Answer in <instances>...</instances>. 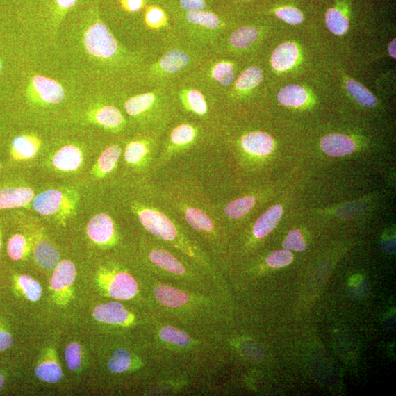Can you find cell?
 <instances>
[{
    "mask_svg": "<svg viewBox=\"0 0 396 396\" xmlns=\"http://www.w3.org/2000/svg\"><path fill=\"white\" fill-rule=\"evenodd\" d=\"M158 195L176 216L181 217L193 230L205 233L215 232L217 226L213 204L192 183L175 181L165 188H155Z\"/></svg>",
    "mask_w": 396,
    "mask_h": 396,
    "instance_id": "6da1fadb",
    "label": "cell"
},
{
    "mask_svg": "<svg viewBox=\"0 0 396 396\" xmlns=\"http://www.w3.org/2000/svg\"><path fill=\"white\" fill-rule=\"evenodd\" d=\"M79 195L72 188L51 189L35 196L33 206L40 215L64 223L76 213Z\"/></svg>",
    "mask_w": 396,
    "mask_h": 396,
    "instance_id": "7a4b0ae2",
    "label": "cell"
},
{
    "mask_svg": "<svg viewBox=\"0 0 396 396\" xmlns=\"http://www.w3.org/2000/svg\"><path fill=\"white\" fill-rule=\"evenodd\" d=\"M201 138V130L195 124L184 122L171 130L165 142L160 147L153 170L163 169L173 158L192 149Z\"/></svg>",
    "mask_w": 396,
    "mask_h": 396,
    "instance_id": "3957f363",
    "label": "cell"
},
{
    "mask_svg": "<svg viewBox=\"0 0 396 396\" xmlns=\"http://www.w3.org/2000/svg\"><path fill=\"white\" fill-rule=\"evenodd\" d=\"M83 42L89 54L101 60L114 58L120 51L116 39L100 20L88 26L84 33Z\"/></svg>",
    "mask_w": 396,
    "mask_h": 396,
    "instance_id": "277c9868",
    "label": "cell"
},
{
    "mask_svg": "<svg viewBox=\"0 0 396 396\" xmlns=\"http://www.w3.org/2000/svg\"><path fill=\"white\" fill-rule=\"evenodd\" d=\"M160 147L156 137H143L129 142L123 153L125 164L138 171L154 168Z\"/></svg>",
    "mask_w": 396,
    "mask_h": 396,
    "instance_id": "5b68a950",
    "label": "cell"
},
{
    "mask_svg": "<svg viewBox=\"0 0 396 396\" xmlns=\"http://www.w3.org/2000/svg\"><path fill=\"white\" fill-rule=\"evenodd\" d=\"M26 92L32 102L42 106L59 104L65 98L63 86L54 79L42 75L31 79Z\"/></svg>",
    "mask_w": 396,
    "mask_h": 396,
    "instance_id": "8992f818",
    "label": "cell"
},
{
    "mask_svg": "<svg viewBox=\"0 0 396 396\" xmlns=\"http://www.w3.org/2000/svg\"><path fill=\"white\" fill-rule=\"evenodd\" d=\"M87 234L91 241L99 245H109L116 236L115 223L110 215L97 214L88 222Z\"/></svg>",
    "mask_w": 396,
    "mask_h": 396,
    "instance_id": "52a82bcc",
    "label": "cell"
},
{
    "mask_svg": "<svg viewBox=\"0 0 396 396\" xmlns=\"http://www.w3.org/2000/svg\"><path fill=\"white\" fill-rule=\"evenodd\" d=\"M88 117L91 123L112 132L122 131L126 124L122 112L111 105H101L92 109Z\"/></svg>",
    "mask_w": 396,
    "mask_h": 396,
    "instance_id": "ba28073f",
    "label": "cell"
},
{
    "mask_svg": "<svg viewBox=\"0 0 396 396\" xmlns=\"http://www.w3.org/2000/svg\"><path fill=\"white\" fill-rule=\"evenodd\" d=\"M256 204V198L253 195H246L227 203L226 204H213L214 214L218 220L226 217L236 220L247 216Z\"/></svg>",
    "mask_w": 396,
    "mask_h": 396,
    "instance_id": "9c48e42d",
    "label": "cell"
},
{
    "mask_svg": "<svg viewBox=\"0 0 396 396\" xmlns=\"http://www.w3.org/2000/svg\"><path fill=\"white\" fill-rule=\"evenodd\" d=\"M190 62V56L186 52L171 50L151 66V73L160 76L173 74L186 68Z\"/></svg>",
    "mask_w": 396,
    "mask_h": 396,
    "instance_id": "30bf717a",
    "label": "cell"
},
{
    "mask_svg": "<svg viewBox=\"0 0 396 396\" xmlns=\"http://www.w3.org/2000/svg\"><path fill=\"white\" fill-rule=\"evenodd\" d=\"M42 142L33 134H26L13 140L10 155L13 161L23 162L31 160L41 149Z\"/></svg>",
    "mask_w": 396,
    "mask_h": 396,
    "instance_id": "8fae6325",
    "label": "cell"
},
{
    "mask_svg": "<svg viewBox=\"0 0 396 396\" xmlns=\"http://www.w3.org/2000/svg\"><path fill=\"white\" fill-rule=\"evenodd\" d=\"M124 108L131 117H150L160 109V101L154 92H145L128 99L124 104Z\"/></svg>",
    "mask_w": 396,
    "mask_h": 396,
    "instance_id": "7c38bea8",
    "label": "cell"
},
{
    "mask_svg": "<svg viewBox=\"0 0 396 396\" xmlns=\"http://www.w3.org/2000/svg\"><path fill=\"white\" fill-rule=\"evenodd\" d=\"M83 160V154L81 149L74 145H67L52 156L51 164L58 170L71 173L82 166Z\"/></svg>",
    "mask_w": 396,
    "mask_h": 396,
    "instance_id": "4fadbf2b",
    "label": "cell"
},
{
    "mask_svg": "<svg viewBox=\"0 0 396 396\" xmlns=\"http://www.w3.org/2000/svg\"><path fill=\"white\" fill-rule=\"evenodd\" d=\"M242 149L254 156H266L274 147L273 138L265 132L255 131L244 135L240 141Z\"/></svg>",
    "mask_w": 396,
    "mask_h": 396,
    "instance_id": "5bb4252c",
    "label": "cell"
},
{
    "mask_svg": "<svg viewBox=\"0 0 396 396\" xmlns=\"http://www.w3.org/2000/svg\"><path fill=\"white\" fill-rule=\"evenodd\" d=\"M34 190L28 187H11L0 190V210L24 208L33 201Z\"/></svg>",
    "mask_w": 396,
    "mask_h": 396,
    "instance_id": "9a60e30c",
    "label": "cell"
},
{
    "mask_svg": "<svg viewBox=\"0 0 396 396\" xmlns=\"http://www.w3.org/2000/svg\"><path fill=\"white\" fill-rule=\"evenodd\" d=\"M122 154L123 149L119 145H112L106 148L92 167V176L102 179L112 174L117 169Z\"/></svg>",
    "mask_w": 396,
    "mask_h": 396,
    "instance_id": "2e32d148",
    "label": "cell"
},
{
    "mask_svg": "<svg viewBox=\"0 0 396 396\" xmlns=\"http://www.w3.org/2000/svg\"><path fill=\"white\" fill-rule=\"evenodd\" d=\"M138 286L134 277L126 272H119L113 277L109 286V294L120 300L130 299L138 292Z\"/></svg>",
    "mask_w": 396,
    "mask_h": 396,
    "instance_id": "e0dca14e",
    "label": "cell"
},
{
    "mask_svg": "<svg viewBox=\"0 0 396 396\" xmlns=\"http://www.w3.org/2000/svg\"><path fill=\"white\" fill-rule=\"evenodd\" d=\"M94 317L106 324H120L127 322L129 313L119 302H108L98 306L94 311Z\"/></svg>",
    "mask_w": 396,
    "mask_h": 396,
    "instance_id": "ac0fdd59",
    "label": "cell"
},
{
    "mask_svg": "<svg viewBox=\"0 0 396 396\" xmlns=\"http://www.w3.org/2000/svg\"><path fill=\"white\" fill-rule=\"evenodd\" d=\"M321 147L327 155L337 157L352 154L355 150V144L347 136L332 134L322 139Z\"/></svg>",
    "mask_w": 396,
    "mask_h": 396,
    "instance_id": "d6986e66",
    "label": "cell"
},
{
    "mask_svg": "<svg viewBox=\"0 0 396 396\" xmlns=\"http://www.w3.org/2000/svg\"><path fill=\"white\" fill-rule=\"evenodd\" d=\"M299 56V50L294 43H283L277 47L271 58L273 69L284 72L292 67Z\"/></svg>",
    "mask_w": 396,
    "mask_h": 396,
    "instance_id": "ffe728a7",
    "label": "cell"
},
{
    "mask_svg": "<svg viewBox=\"0 0 396 396\" xmlns=\"http://www.w3.org/2000/svg\"><path fill=\"white\" fill-rule=\"evenodd\" d=\"M283 213L282 206L275 205L260 216L253 228V233L256 239H262L270 233L279 222Z\"/></svg>",
    "mask_w": 396,
    "mask_h": 396,
    "instance_id": "44dd1931",
    "label": "cell"
},
{
    "mask_svg": "<svg viewBox=\"0 0 396 396\" xmlns=\"http://www.w3.org/2000/svg\"><path fill=\"white\" fill-rule=\"evenodd\" d=\"M181 102L185 110L200 117H206L208 106L201 92L195 89H185L180 94Z\"/></svg>",
    "mask_w": 396,
    "mask_h": 396,
    "instance_id": "7402d4cb",
    "label": "cell"
},
{
    "mask_svg": "<svg viewBox=\"0 0 396 396\" xmlns=\"http://www.w3.org/2000/svg\"><path fill=\"white\" fill-rule=\"evenodd\" d=\"M76 267L73 262L69 260L60 261L53 273L50 286L55 292H60L69 287L76 279Z\"/></svg>",
    "mask_w": 396,
    "mask_h": 396,
    "instance_id": "603a6c76",
    "label": "cell"
},
{
    "mask_svg": "<svg viewBox=\"0 0 396 396\" xmlns=\"http://www.w3.org/2000/svg\"><path fill=\"white\" fill-rule=\"evenodd\" d=\"M34 258L38 265L47 270H55L60 262L58 251L46 240L37 242L34 248Z\"/></svg>",
    "mask_w": 396,
    "mask_h": 396,
    "instance_id": "cb8c5ba5",
    "label": "cell"
},
{
    "mask_svg": "<svg viewBox=\"0 0 396 396\" xmlns=\"http://www.w3.org/2000/svg\"><path fill=\"white\" fill-rule=\"evenodd\" d=\"M154 295L156 299L163 306L170 308H177L186 304L190 297L175 288L160 285L156 287Z\"/></svg>",
    "mask_w": 396,
    "mask_h": 396,
    "instance_id": "d4e9b609",
    "label": "cell"
},
{
    "mask_svg": "<svg viewBox=\"0 0 396 396\" xmlns=\"http://www.w3.org/2000/svg\"><path fill=\"white\" fill-rule=\"evenodd\" d=\"M150 261L156 266L170 272L182 275L186 272L183 264L169 251L163 249H156L149 253Z\"/></svg>",
    "mask_w": 396,
    "mask_h": 396,
    "instance_id": "484cf974",
    "label": "cell"
},
{
    "mask_svg": "<svg viewBox=\"0 0 396 396\" xmlns=\"http://www.w3.org/2000/svg\"><path fill=\"white\" fill-rule=\"evenodd\" d=\"M307 99L308 94L306 90L297 85L283 88L277 95L279 102L289 107H299L307 101Z\"/></svg>",
    "mask_w": 396,
    "mask_h": 396,
    "instance_id": "4316f807",
    "label": "cell"
},
{
    "mask_svg": "<svg viewBox=\"0 0 396 396\" xmlns=\"http://www.w3.org/2000/svg\"><path fill=\"white\" fill-rule=\"evenodd\" d=\"M186 19L192 24L208 30H216L220 25V20L215 13L204 10L188 11Z\"/></svg>",
    "mask_w": 396,
    "mask_h": 396,
    "instance_id": "83f0119b",
    "label": "cell"
},
{
    "mask_svg": "<svg viewBox=\"0 0 396 396\" xmlns=\"http://www.w3.org/2000/svg\"><path fill=\"white\" fill-rule=\"evenodd\" d=\"M262 79V71L257 66H251L238 77L235 85L238 90L247 91L258 86Z\"/></svg>",
    "mask_w": 396,
    "mask_h": 396,
    "instance_id": "f1b7e54d",
    "label": "cell"
},
{
    "mask_svg": "<svg viewBox=\"0 0 396 396\" xmlns=\"http://www.w3.org/2000/svg\"><path fill=\"white\" fill-rule=\"evenodd\" d=\"M258 38V31L254 26H242L230 37V43L236 49H245L252 45Z\"/></svg>",
    "mask_w": 396,
    "mask_h": 396,
    "instance_id": "f546056e",
    "label": "cell"
},
{
    "mask_svg": "<svg viewBox=\"0 0 396 396\" xmlns=\"http://www.w3.org/2000/svg\"><path fill=\"white\" fill-rule=\"evenodd\" d=\"M349 94L360 104L366 108H373L377 103L376 97L361 83L349 79L346 83Z\"/></svg>",
    "mask_w": 396,
    "mask_h": 396,
    "instance_id": "4dcf8cb0",
    "label": "cell"
},
{
    "mask_svg": "<svg viewBox=\"0 0 396 396\" xmlns=\"http://www.w3.org/2000/svg\"><path fill=\"white\" fill-rule=\"evenodd\" d=\"M35 373L38 379L49 383H56L63 377L62 369L55 361H48L38 365Z\"/></svg>",
    "mask_w": 396,
    "mask_h": 396,
    "instance_id": "1f68e13d",
    "label": "cell"
},
{
    "mask_svg": "<svg viewBox=\"0 0 396 396\" xmlns=\"http://www.w3.org/2000/svg\"><path fill=\"white\" fill-rule=\"evenodd\" d=\"M326 24L330 32L340 35L349 30V21L338 9H329L326 13Z\"/></svg>",
    "mask_w": 396,
    "mask_h": 396,
    "instance_id": "d6a6232c",
    "label": "cell"
},
{
    "mask_svg": "<svg viewBox=\"0 0 396 396\" xmlns=\"http://www.w3.org/2000/svg\"><path fill=\"white\" fill-rule=\"evenodd\" d=\"M211 75L219 84L228 86L232 83L235 76L233 65L227 61H221L214 65Z\"/></svg>",
    "mask_w": 396,
    "mask_h": 396,
    "instance_id": "836d02e7",
    "label": "cell"
},
{
    "mask_svg": "<svg viewBox=\"0 0 396 396\" xmlns=\"http://www.w3.org/2000/svg\"><path fill=\"white\" fill-rule=\"evenodd\" d=\"M7 250L8 254L12 260L19 261L28 254L29 245L22 234L17 233L10 237Z\"/></svg>",
    "mask_w": 396,
    "mask_h": 396,
    "instance_id": "e575fe53",
    "label": "cell"
},
{
    "mask_svg": "<svg viewBox=\"0 0 396 396\" xmlns=\"http://www.w3.org/2000/svg\"><path fill=\"white\" fill-rule=\"evenodd\" d=\"M131 362L130 353L124 349H119L114 352L108 361V368L113 373H124L130 368Z\"/></svg>",
    "mask_w": 396,
    "mask_h": 396,
    "instance_id": "d590c367",
    "label": "cell"
},
{
    "mask_svg": "<svg viewBox=\"0 0 396 396\" xmlns=\"http://www.w3.org/2000/svg\"><path fill=\"white\" fill-rule=\"evenodd\" d=\"M160 336L163 340L179 347H186L190 343V338L187 333L171 326L163 327L160 330Z\"/></svg>",
    "mask_w": 396,
    "mask_h": 396,
    "instance_id": "8d00e7d4",
    "label": "cell"
},
{
    "mask_svg": "<svg viewBox=\"0 0 396 396\" xmlns=\"http://www.w3.org/2000/svg\"><path fill=\"white\" fill-rule=\"evenodd\" d=\"M19 283L25 296L33 302L38 301L42 295V288L40 283L29 275H21Z\"/></svg>",
    "mask_w": 396,
    "mask_h": 396,
    "instance_id": "74e56055",
    "label": "cell"
},
{
    "mask_svg": "<svg viewBox=\"0 0 396 396\" xmlns=\"http://www.w3.org/2000/svg\"><path fill=\"white\" fill-rule=\"evenodd\" d=\"M145 24L151 29H160L167 24L164 11L158 7H150L145 16Z\"/></svg>",
    "mask_w": 396,
    "mask_h": 396,
    "instance_id": "f35d334b",
    "label": "cell"
},
{
    "mask_svg": "<svg viewBox=\"0 0 396 396\" xmlns=\"http://www.w3.org/2000/svg\"><path fill=\"white\" fill-rule=\"evenodd\" d=\"M65 361L68 367L72 371H75L81 365L82 349L81 345L76 342L68 345L65 351Z\"/></svg>",
    "mask_w": 396,
    "mask_h": 396,
    "instance_id": "ab89813d",
    "label": "cell"
},
{
    "mask_svg": "<svg viewBox=\"0 0 396 396\" xmlns=\"http://www.w3.org/2000/svg\"><path fill=\"white\" fill-rule=\"evenodd\" d=\"M283 247L286 250L296 251V252H302L307 249V245L304 241L301 232L297 229L288 233L283 242Z\"/></svg>",
    "mask_w": 396,
    "mask_h": 396,
    "instance_id": "60d3db41",
    "label": "cell"
},
{
    "mask_svg": "<svg viewBox=\"0 0 396 396\" xmlns=\"http://www.w3.org/2000/svg\"><path fill=\"white\" fill-rule=\"evenodd\" d=\"M293 259V255L288 250H280L270 254L267 263L272 268H281L292 263Z\"/></svg>",
    "mask_w": 396,
    "mask_h": 396,
    "instance_id": "b9f144b4",
    "label": "cell"
},
{
    "mask_svg": "<svg viewBox=\"0 0 396 396\" xmlns=\"http://www.w3.org/2000/svg\"><path fill=\"white\" fill-rule=\"evenodd\" d=\"M276 16L285 22L297 25L302 22L303 15L300 10L295 8H283L276 10Z\"/></svg>",
    "mask_w": 396,
    "mask_h": 396,
    "instance_id": "7bdbcfd3",
    "label": "cell"
},
{
    "mask_svg": "<svg viewBox=\"0 0 396 396\" xmlns=\"http://www.w3.org/2000/svg\"><path fill=\"white\" fill-rule=\"evenodd\" d=\"M180 6L188 12L204 10L206 7L205 0H180Z\"/></svg>",
    "mask_w": 396,
    "mask_h": 396,
    "instance_id": "ee69618b",
    "label": "cell"
},
{
    "mask_svg": "<svg viewBox=\"0 0 396 396\" xmlns=\"http://www.w3.org/2000/svg\"><path fill=\"white\" fill-rule=\"evenodd\" d=\"M122 8L127 12L135 13L145 6V0H120Z\"/></svg>",
    "mask_w": 396,
    "mask_h": 396,
    "instance_id": "f6af8a7d",
    "label": "cell"
},
{
    "mask_svg": "<svg viewBox=\"0 0 396 396\" xmlns=\"http://www.w3.org/2000/svg\"><path fill=\"white\" fill-rule=\"evenodd\" d=\"M13 345V338L6 330L0 329V352L8 349Z\"/></svg>",
    "mask_w": 396,
    "mask_h": 396,
    "instance_id": "bcb514c9",
    "label": "cell"
},
{
    "mask_svg": "<svg viewBox=\"0 0 396 396\" xmlns=\"http://www.w3.org/2000/svg\"><path fill=\"white\" fill-rule=\"evenodd\" d=\"M395 46H396V40L394 39L393 40V41L390 42L389 47H388V51H389V54L390 56L393 58H396V55H395Z\"/></svg>",
    "mask_w": 396,
    "mask_h": 396,
    "instance_id": "7dc6e473",
    "label": "cell"
},
{
    "mask_svg": "<svg viewBox=\"0 0 396 396\" xmlns=\"http://www.w3.org/2000/svg\"><path fill=\"white\" fill-rule=\"evenodd\" d=\"M5 383V379L3 374H0V391L3 390Z\"/></svg>",
    "mask_w": 396,
    "mask_h": 396,
    "instance_id": "c3c4849f",
    "label": "cell"
},
{
    "mask_svg": "<svg viewBox=\"0 0 396 396\" xmlns=\"http://www.w3.org/2000/svg\"><path fill=\"white\" fill-rule=\"evenodd\" d=\"M2 69V63L1 60H0V72H1Z\"/></svg>",
    "mask_w": 396,
    "mask_h": 396,
    "instance_id": "681fc988",
    "label": "cell"
},
{
    "mask_svg": "<svg viewBox=\"0 0 396 396\" xmlns=\"http://www.w3.org/2000/svg\"><path fill=\"white\" fill-rule=\"evenodd\" d=\"M1 238H0V249H1Z\"/></svg>",
    "mask_w": 396,
    "mask_h": 396,
    "instance_id": "f907efd6",
    "label": "cell"
},
{
    "mask_svg": "<svg viewBox=\"0 0 396 396\" xmlns=\"http://www.w3.org/2000/svg\"><path fill=\"white\" fill-rule=\"evenodd\" d=\"M0 169H1V165H0Z\"/></svg>",
    "mask_w": 396,
    "mask_h": 396,
    "instance_id": "816d5d0a",
    "label": "cell"
}]
</instances>
